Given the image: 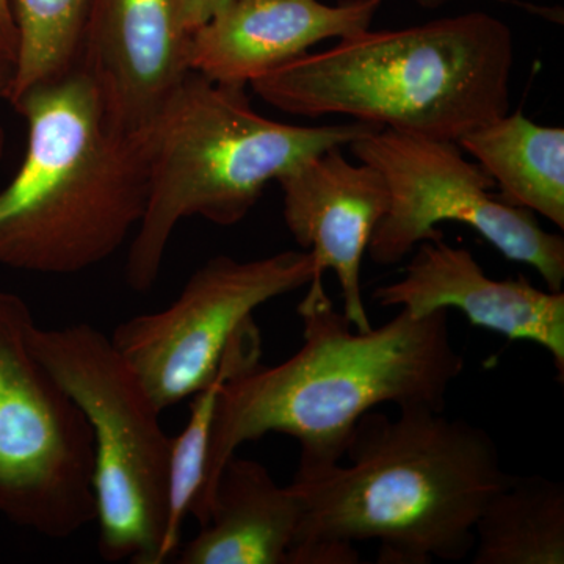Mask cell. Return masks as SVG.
I'll use <instances>...</instances> for the list:
<instances>
[{"label": "cell", "mask_w": 564, "mask_h": 564, "mask_svg": "<svg viewBox=\"0 0 564 564\" xmlns=\"http://www.w3.org/2000/svg\"><path fill=\"white\" fill-rule=\"evenodd\" d=\"M35 318L0 291V516L51 540L96 521L95 441L80 408L31 347Z\"/></svg>", "instance_id": "cell-7"}, {"label": "cell", "mask_w": 564, "mask_h": 564, "mask_svg": "<svg viewBox=\"0 0 564 564\" xmlns=\"http://www.w3.org/2000/svg\"><path fill=\"white\" fill-rule=\"evenodd\" d=\"M0 52L9 61L17 63L18 31L11 0H0Z\"/></svg>", "instance_id": "cell-20"}, {"label": "cell", "mask_w": 564, "mask_h": 564, "mask_svg": "<svg viewBox=\"0 0 564 564\" xmlns=\"http://www.w3.org/2000/svg\"><path fill=\"white\" fill-rule=\"evenodd\" d=\"M473 155L510 206L564 229V129L536 124L521 110L505 113L456 141Z\"/></svg>", "instance_id": "cell-15"}, {"label": "cell", "mask_w": 564, "mask_h": 564, "mask_svg": "<svg viewBox=\"0 0 564 564\" xmlns=\"http://www.w3.org/2000/svg\"><path fill=\"white\" fill-rule=\"evenodd\" d=\"M344 459L293 477L302 516L289 564H356L364 541H377L380 564L463 562L513 478L486 430L429 406L364 414Z\"/></svg>", "instance_id": "cell-1"}, {"label": "cell", "mask_w": 564, "mask_h": 564, "mask_svg": "<svg viewBox=\"0 0 564 564\" xmlns=\"http://www.w3.org/2000/svg\"><path fill=\"white\" fill-rule=\"evenodd\" d=\"M399 281L381 285L373 300L421 317L458 310L474 326L510 340L540 345L564 381V293L541 291L525 276L492 280L473 252L440 239L417 245Z\"/></svg>", "instance_id": "cell-12"}, {"label": "cell", "mask_w": 564, "mask_h": 564, "mask_svg": "<svg viewBox=\"0 0 564 564\" xmlns=\"http://www.w3.org/2000/svg\"><path fill=\"white\" fill-rule=\"evenodd\" d=\"M300 516L291 485H278L263 464L236 454L223 467L209 518L176 562L289 564Z\"/></svg>", "instance_id": "cell-14"}, {"label": "cell", "mask_w": 564, "mask_h": 564, "mask_svg": "<svg viewBox=\"0 0 564 564\" xmlns=\"http://www.w3.org/2000/svg\"><path fill=\"white\" fill-rule=\"evenodd\" d=\"M350 150L383 176L389 192L388 210L367 248L373 262L403 261L417 245L444 237L440 223L456 221L510 261L533 267L549 291H562L563 237L545 231L532 212L494 195L496 182L467 161L456 141L375 129Z\"/></svg>", "instance_id": "cell-8"}, {"label": "cell", "mask_w": 564, "mask_h": 564, "mask_svg": "<svg viewBox=\"0 0 564 564\" xmlns=\"http://www.w3.org/2000/svg\"><path fill=\"white\" fill-rule=\"evenodd\" d=\"M473 564H563L564 486L513 475L475 524Z\"/></svg>", "instance_id": "cell-16"}, {"label": "cell", "mask_w": 564, "mask_h": 564, "mask_svg": "<svg viewBox=\"0 0 564 564\" xmlns=\"http://www.w3.org/2000/svg\"><path fill=\"white\" fill-rule=\"evenodd\" d=\"M13 74L14 63L0 52V99H7ZM3 152H6V133H3L2 126H0V166H2Z\"/></svg>", "instance_id": "cell-21"}, {"label": "cell", "mask_w": 564, "mask_h": 564, "mask_svg": "<svg viewBox=\"0 0 564 564\" xmlns=\"http://www.w3.org/2000/svg\"><path fill=\"white\" fill-rule=\"evenodd\" d=\"M284 221L314 259L307 285L336 273L344 315L358 332L372 328L361 289L362 259L389 206L383 176L367 163H351L343 148L315 155L276 181Z\"/></svg>", "instance_id": "cell-11"}, {"label": "cell", "mask_w": 564, "mask_h": 564, "mask_svg": "<svg viewBox=\"0 0 564 564\" xmlns=\"http://www.w3.org/2000/svg\"><path fill=\"white\" fill-rule=\"evenodd\" d=\"M13 107L28 122V150L0 188V265L70 274L107 261L143 215L139 135L111 124L79 68L32 88Z\"/></svg>", "instance_id": "cell-4"}, {"label": "cell", "mask_w": 564, "mask_h": 564, "mask_svg": "<svg viewBox=\"0 0 564 564\" xmlns=\"http://www.w3.org/2000/svg\"><path fill=\"white\" fill-rule=\"evenodd\" d=\"M228 2L229 0H182L185 28L192 33Z\"/></svg>", "instance_id": "cell-19"}, {"label": "cell", "mask_w": 564, "mask_h": 564, "mask_svg": "<svg viewBox=\"0 0 564 564\" xmlns=\"http://www.w3.org/2000/svg\"><path fill=\"white\" fill-rule=\"evenodd\" d=\"M375 129L380 128L361 121L311 128L269 120L252 109L245 87L191 70L137 133L148 188L126 261L129 288L152 289L174 229L185 218L237 225L270 182Z\"/></svg>", "instance_id": "cell-5"}, {"label": "cell", "mask_w": 564, "mask_h": 564, "mask_svg": "<svg viewBox=\"0 0 564 564\" xmlns=\"http://www.w3.org/2000/svg\"><path fill=\"white\" fill-rule=\"evenodd\" d=\"M386 0H229L191 33L188 65L218 84L252 80L303 57L325 40L369 31Z\"/></svg>", "instance_id": "cell-13"}, {"label": "cell", "mask_w": 564, "mask_h": 564, "mask_svg": "<svg viewBox=\"0 0 564 564\" xmlns=\"http://www.w3.org/2000/svg\"><path fill=\"white\" fill-rule=\"evenodd\" d=\"M182 0H90L77 68L107 118L137 135L191 73Z\"/></svg>", "instance_id": "cell-10"}, {"label": "cell", "mask_w": 564, "mask_h": 564, "mask_svg": "<svg viewBox=\"0 0 564 564\" xmlns=\"http://www.w3.org/2000/svg\"><path fill=\"white\" fill-rule=\"evenodd\" d=\"M451 2H454V0H415V3L423 7V9H441V7Z\"/></svg>", "instance_id": "cell-22"}, {"label": "cell", "mask_w": 564, "mask_h": 564, "mask_svg": "<svg viewBox=\"0 0 564 564\" xmlns=\"http://www.w3.org/2000/svg\"><path fill=\"white\" fill-rule=\"evenodd\" d=\"M261 336L254 321L247 323L223 356L220 372L206 388L192 397L191 417L177 436H172L169 464V505L162 545V563L176 556L181 547L182 525L195 513L206 480L207 445L215 404L223 383L259 364Z\"/></svg>", "instance_id": "cell-17"}, {"label": "cell", "mask_w": 564, "mask_h": 564, "mask_svg": "<svg viewBox=\"0 0 564 564\" xmlns=\"http://www.w3.org/2000/svg\"><path fill=\"white\" fill-rule=\"evenodd\" d=\"M31 347L91 429L99 555L162 564L172 451L162 411L110 336L88 323L50 329L35 323Z\"/></svg>", "instance_id": "cell-6"}, {"label": "cell", "mask_w": 564, "mask_h": 564, "mask_svg": "<svg viewBox=\"0 0 564 564\" xmlns=\"http://www.w3.org/2000/svg\"><path fill=\"white\" fill-rule=\"evenodd\" d=\"M299 315L303 345L295 355L273 367L258 364L218 392L206 480L193 513L199 525L209 518L223 467L240 445L285 434L300 444L296 473H318L344 462L364 414L386 403L444 411L463 373L448 311L415 317L400 310L384 325L358 332L318 284L307 285Z\"/></svg>", "instance_id": "cell-2"}, {"label": "cell", "mask_w": 564, "mask_h": 564, "mask_svg": "<svg viewBox=\"0 0 564 564\" xmlns=\"http://www.w3.org/2000/svg\"><path fill=\"white\" fill-rule=\"evenodd\" d=\"M90 0H11L18 31V55L7 101L62 79L79 63Z\"/></svg>", "instance_id": "cell-18"}, {"label": "cell", "mask_w": 564, "mask_h": 564, "mask_svg": "<svg viewBox=\"0 0 564 564\" xmlns=\"http://www.w3.org/2000/svg\"><path fill=\"white\" fill-rule=\"evenodd\" d=\"M514 41L484 11L366 31L252 80L274 109L458 141L510 111Z\"/></svg>", "instance_id": "cell-3"}, {"label": "cell", "mask_w": 564, "mask_h": 564, "mask_svg": "<svg viewBox=\"0 0 564 564\" xmlns=\"http://www.w3.org/2000/svg\"><path fill=\"white\" fill-rule=\"evenodd\" d=\"M313 276L306 250L254 261L215 256L192 274L176 302L121 322L110 340L163 413L217 377L229 344L256 310L306 288Z\"/></svg>", "instance_id": "cell-9"}]
</instances>
